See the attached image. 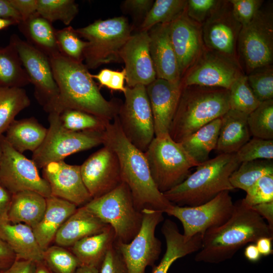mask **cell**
I'll use <instances>...</instances> for the list:
<instances>
[{"instance_id":"cell-29","label":"cell","mask_w":273,"mask_h":273,"mask_svg":"<svg viewBox=\"0 0 273 273\" xmlns=\"http://www.w3.org/2000/svg\"><path fill=\"white\" fill-rule=\"evenodd\" d=\"M115 241V233L109 225L101 232L85 237L71 246V252L80 265L99 269L105 256Z\"/></svg>"},{"instance_id":"cell-54","label":"cell","mask_w":273,"mask_h":273,"mask_svg":"<svg viewBox=\"0 0 273 273\" xmlns=\"http://www.w3.org/2000/svg\"><path fill=\"white\" fill-rule=\"evenodd\" d=\"M12 195L0 184V226L9 222L8 214Z\"/></svg>"},{"instance_id":"cell-11","label":"cell","mask_w":273,"mask_h":273,"mask_svg":"<svg viewBox=\"0 0 273 273\" xmlns=\"http://www.w3.org/2000/svg\"><path fill=\"white\" fill-rule=\"evenodd\" d=\"M141 229L128 243L115 240L128 273H145L147 266H154L162 250L161 242L155 236L157 225L164 220L162 211L144 209Z\"/></svg>"},{"instance_id":"cell-51","label":"cell","mask_w":273,"mask_h":273,"mask_svg":"<svg viewBox=\"0 0 273 273\" xmlns=\"http://www.w3.org/2000/svg\"><path fill=\"white\" fill-rule=\"evenodd\" d=\"M19 14L21 21L26 20L36 12L37 0H9Z\"/></svg>"},{"instance_id":"cell-7","label":"cell","mask_w":273,"mask_h":273,"mask_svg":"<svg viewBox=\"0 0 273 273\" xmlns=\"http://www.w3.org/2000/svg\"><path fill=\"white\" fill-rule=\"evenodd\" d=\"M144 154L152 178L162 193L183 182L191 168L200 164L169 133L155 136Z\"/></svg>"},{"instance_id":"cell-59","label":"cell","mask_w":273,"mask_h":273,"mask_svg":"<svg viewBox=\"0 0 273 273\" xmlns=\"http://www.w3.org/2000/svg\"><path fill=\"white\" fill-rule=\"evenodd\" d=\"M244 253L246 258L253 263L258 262L262 256L255 243H251L247 245L245 248Z\"/></svg>"},{"instance_id":"cell-52","label":"cell","mask_w":273,"mask_h":273,"mask_svg":"<svg viewBox=\"0 0 273 273\" xmlns=\"http://www.w3.org/2000/svg\"><path fill=\"white\" fill-rule=\"evenodd\" d=\"M36 262L16 258L11 265L0 273H34Z\"/></svg>"},{"instance_id":"cell-26","label":"cell","mask_w":273,"mask_h":273,"mask_svg":"<svg viewBox=\"0 0 273 273\" xmlns=\"http://www.w3.org/2000/svg\"><path fill=\"white\" fill-rule=\"evenodd\" d=\"M46 203L41 219L32 229L43 251L50 246L59 229L77 208L74 204L52 195L46 198Z\"/></svg>"},{"instance_id":"cell-46","label":"cell","mask_w":273,"mask_h":273,"mask_svg":"<svg viewBox=\"0 0 273 273\" xmlns=\"http://www.w3.org/2000/svg\"><path fill=\"white\" fill-rule=\"evenodd\" d=\"M246 193V196L242 200L249 207L272 202L273 174L261 177Z\"/></svg>"},{"instance_id":"cell-58","label":"cell","mask_w":273,"mask_h":273,"mask_svg":"<svg viewBox=\"0 0 273 273\" xmlns=\"http://www.w3.org/2000/svg\"><path fill=\"white\" fill-rule=\"evenodd\" d=\"M271 237H261L255 243L259 253L262 256H267L273 253Z\"/></svg>"},{"instance_id":"cell-56","label":"cell","mask_w":273,"mask_h":273,"mask_svg":"<svg viewBox=\"0 0 273 273\" xmlns=\"http://www.w3.org/2000/svg\"><path fill=\"white\" fill-rule=\"evenodd\" d=\"M265 220L273 231V201L256 205L252 207Z\"/></svg>"},{"instance_id":"cell-34","label":"cell","mask_w":273,"mask_h":273,"mask_svg":"<svg viewBox=\"0 0 273 273\" xmlns=\"http://www.w3.org/2000/svg\"><path fill=\"white\" fill-rule=\"evenodd\" d=\"M30 83L13 43L0 47V86L22 87Z\"/></svg>"},{"instance_id":"cell-21","label":"cell","mask_w":273,"mask_h":273,"mask_svg":"<svg viewBox=\"0 0 273 273\" xmlns=\"http://www.w3.org/2000/svg\"><path fill=\"white\" fill-rule=\"evenodd\" d=\"M42 169L43 177L48 181L52 196L77 207L84 206L92 199L82 180L80 165L62 160L50 162Z\"/></svg>"},{"instance_id":"cell-22","label":"cell","mask_w":273,"mask_h":273,"mask_svg":"<svg viewBox=\"0 0 273 273\" xmlns=\"http://www.w3.org/2000/svg\"><path fill=\"white\" fill-rule=\"evenodd\" d=\"M184 87L181 80L156 78L146 86L153 117L155 136L169 133Z\"/></svg>"},{"instance_id":"cell-41","label":"cell","mask_w":273,"mask_h":273,"mask_svg":"<svg viewBox=\"0 0 273 273\" xmlns=\"http://www.w3.org/2000/svg\"><path fill=\"white\" fill-rule=\"evenodd\" d=\"M229 91L231 109L249 114L261 103L252 92L247 76L244 74L236 79Z\"/></svg>"},{"instance_id":"cell-31","label":"cell","mask_w":273,"mask_h":273,"mask_svg":"<svg viewBox=\"0 0 273 273\" xmlns=\"http://www.w3.org/2000/svg\"><path fill=\"white\" fill-rule=\"evenodd\" d=\"M6 141L18 152H34L43 143L48 131L34 117L14 120L6 130Z\"/></svg>"},{"instance_id":"cell-6","label":"cell","mask_w":273,"mask_h":273,"mask_svg":"<svg viewBox=\"0 0 273 273\" xmlns=\"http://www.w3.org/2000/svg\"><path fill=\"white\" fill-rule=\"evenodd\" d=\"M75 31L87 42L83 61L88 69L112 62H122L120 51L131 35V27L123 16L99 19Z\"/></svg>"},{"instance_id":"cell-36","label":"cell","mask_w":273,"mask_h":273,"mask_svg":"<svg viewBox=\"0 0 273 273\" xmlns=\"http://www.w3.org/2000/svg\"><path fill=\"white\" fill-rule=\"evenodd\" d=\"M273 174L272 160L258 159L241 163L231 174L230 181L235 189L246 192L263 176Z\"/></svg>"},{"instance_id":"cell-62","label":"cell","mask_w":273,"mask_h":273,"mask_svg":"<svg viewBox=\"0 0 273 273\" xmlns=\"http://www.w3.org/2000/svg\"><path fill=\"white\" fill-rule=\"evenodd\" d=\"M18 24V23L15 20L0 18V30L4 29L11 25Z\"/></svg>"},{"instance_id":"cell-1","label":"cell","mask_w":273,"mask_h":273,"mask_svg":"<svg viewBox=\"0 0 273 273\" xmlns=\"http://www.w3.org/2000/svg\"><path fill=\"white\" fill-rule=\"evenodd\" d=\"M49 58L59 89L58 97L50 112L60 114L66 110H77L108 121L113 120L121 105L108 101L103 96L82 62L73 60L60 53Z\"/></svg>"},{"instance_id":"cell-9","label":"cell","mask_w":273,"mask_h":273,"mask_svg":"<svg viewBox=\"0 0 273 273\" xmlns=\"http://www.w3.org/2000/svg\"><path fill=\"white\" fill-rule=\"evenodd\" d=\"M49 127L40 146L32 155V160L38 168L47 164L62 161L69 155L92 149L103 143V132L74 131L62 124L60 114L49 113Z\"/></svg>"},{"instance_id":"cell-50","label":"cell","mask_w":273,"mask_h":273,"mask_svg":"<svg viewBox=\"0 0 273 273\" xmlns=\"http://www.w3.org/2000/svg\"><path fill=\"white\" fill-rule=\"evenodd\" d=\"M153 3L152 0H126L123 2V7L135 16H141L144 19Z\"/></svg>"},{"instance_id":"cell-2","label":"cell","mask_w":273,"mask_h":273,"mask_svg":"<svg viewBox=\"0 0 273 273\" xmlns=\"http://www.w3.org/2000/svg\"><path fill=\"white\" fill-rule=\"evenodd\" d=\"M104 145L112 149L119 162L122 182L128 187L135 208L165 212L173 205L157 188L151 176L144 152L125 137L117 116L103 133Z\"/></svg>"},{"instance_id":"cell-4","label":"cell","mask_w":273,"mask_h":273,"mask_svg":"<svg viewBox=\"0 0 273 273\" xmlns=\"http://www.w3.org/2000/svg\"><path fill=\"white\" fill-rule=\"evenodd\" d=\"M240 164L236 153L220 154L200 164L183 182L163 194L174 205H201L222 192L234 190L230 177Z\"/></svg>"},{"instance_id":"cell-53","label":"cell","mask_w":273,"mask_h":273,"mask_svg":"<svg viewBox=\"0 0 273 273\" xmlns=\"http://www.w3.org/2000/svg\"><path fill=\"white\" fill-rule=\"evenodd\" d=\"M16 259V255L0 236V272L9 267Z\"/></svg>"},{"instance_id":"cell-55","label":"cell","mask_w":273,"mask_h":273,"mask_svg":"<svg viewBox=\"0 0 273 273\" xmlns=\"http://www.w3.org/2000/svg\"><path fill=\"white\" fill-rule=\"evenodd\" d=\"M125 79L126 72L124 68L121 71L113 70L106 87L124 93L126 90L124 85Z\"/></svg>"},{"instance_id":"cell-32","label":"cell","mask_w":273,"mask_h":273,"mask_svg":"<svg viewBox=\"0 0 273 273\" xmlns=\"http://www.w3.org/2000/svg\"><path fill=\"white\" fill-rule=\"evenodd\" d=\"M20 31L28 43L49 57L60 53L52 23L37 12L18 24Z\"/></svg>"},{"instance_id":"cell-27","label":"cell","mask_w":273,"mask_h":273,"mask_svg":"<svg viewBox=\"0 0 273 273\" xmlns=\"http://www.w3.org/2000/svg\"><path fill=\"white\" fill-rule=\"evenodd\" d=\"M248 114L229 109L221 117L216 149L220 154L236 153L250 139Z\"/></svg>"},{"instance_id":"cell-15","label":"cell","mask_w":273,"mask_h":273,"mask_svg":"<svg viewBox=\"0 0 273 273\" xmlns=\"http://www.w3.org/2000/svg\"><path fill=\"white\" fill-rule=\"evenodd\" d=\"M15 46L34 95L44 110L49 113L55 104L59 89L54 79L48 56L18 35L12 36Z\"/></svg>"},{"instance_id":"cell-19","label":"cell","mask_w":273,"mask_h":273,"mask_svg":"<svg viewBox=\"0 0 273 273\" xmlns=\"http://www.w3.org/2000/svg\"><path fill=\"white\" fill-rule=\"evenodd\" d=\"M149 44L148 31H139L131 34L121 49L120 58L125 64L127 87L146 86L157 78Z\"/></svg>"},{"instance_id":"cell-44","label":"cell","mask_w":273,"mask_h":273,"mask_svg":"<svg viewBox=\"0 0 273 273\" xmlns=\"http://www.w3.org/2000/svg\"><path fill=\"white\" fill-rule=\"evenodd\" d=\"M248 83L260 102L273 99V68L267 65L256 69L247 76Z\"/></svg>"},{"instance_id":"cell-25","label":"cell","mask_w":273,"mask_h":273,"mask_svg":"<svg viewBox=\"0 0 273 273\" xmlns=\"http://www.w3.org/2000/svg\"><path fill=\"white\" fill-rule=\"evenodd\" d=\"M108 225L82 206L77 208L64 222L58 231L54 241L62 247H71L85 237L101 232Z\"/></svg>"},{"instance_id":"cell-49","label":"cell","mask_w":273,"mask_h":273,"mask_svg":"<svg viewBox=\"0 0 273 273\" xmlns=\"http://www.w3.org/2000/svg\"><path fill=\"white\" fill-rule=\"evenodd\" d=\"M99 273H128L124 262L114 244L107 253Z\"/></svg>"},{"instance_id":"cell-30","label":"cell","mask_w":273,"mask_h":273,"mask_svg":"<svg viewBox=\"0 0 273 273\" xmlns=\"http://www.w3.org/2000/svg\"><path fill=\"white\" fill-rule=\"evenodd\" d=\"M46 204V198L35 192L25 191L12 194L8 214L9 222L24 223L33 229L41 219Z\"/></svg>"},{"instance_id":"cell-35","label":"cell","mask_w":273,"mask_h":273,"mask_svg":"<svg viewBox=\"0 0 273 273\" xmlns=\"http://www.w3.org/2000/svg\"><path fill=\"white\" fill-rule=\"evenodd\" d=\"M30 104V99L22 87L0 86V136L16 116Z\"/></svg>"},{"instance_id":"cell-14","label":"cell","mask_w":273,"mask_h":273,"mask_svg":"<svg viewBox=\"0 0 273 273\" xmlns=\"http://www.w3.org/2000/svg\"><path fill=\"white\" fill-rule=\"evenodd\" d=\"M230 192H222L209 201L196 206L173 204L165 213L180 221L183 235L187 238L197 234L203 236L208 230L222 225L231 216L234 203Z\"/></svg>"},{"instance_id":"cell-24","label":"cell","mask_w":273,"mask_h":273,"mask_svg":"<svg viewBox=\"0 0 273 273\" xmlns=\"http://www.w3.org/2000/svg\"><path fill=\"white\" fill-rule=\"evenodd\" d=\"M161 231L165 240L166 251L159 263L153 266L152 273H167L177 259L198 252L201 248L203 237L201 234L187 238L171 219L164 221Z\"/></svg>"},{"instance_id":"cell-37","label":"cell","mask_w":273,"mask_h":273,"mask_svg":"<svg viewBox=\"0 0 273 273\" xmlns=\"http://www.w3.org/2000/svg\"><path fill=\"white\" fill-rule=\"evenodd\" d=\"M186 0H156L142 22L140 31H148L157 24L170 23L186 9Z\"/></svg>"},{"instance_id":"cell-63","label":"cell","mask_w":273,"mask_h":273,"mask_svg":"<svg viewBox=\"0 0 273 273\" xmlns=\"http://www.w3.org/2000/svg\"><path fill=\"white\" fill-rule=\"evenodd\" d=\"M2 155V147H1V142H0V162L1 160Z\"/></svg>"},{"instance_id":"cell-12","label":"cell","mask_w":273,"mask_h":273,"mask_svg":"<svg viewBox=\"0 0 273 273\" xmlns=\"http://www.w3.org/2000/svg\"><path fill=\"white\" fill-rule=\"evenodd\" d=\"M0 142L2 150L0 184L12 195L29 191L45 198L51 196L50 186L39 175L34 161L15 150L3 135L0 136Z\"/></svg>"},{"instance_id":"cell-61","label":"cell","mask_w":273,"mask_h":273,"mask_svg":"<svg viewBox=\"0 0 273 273\" xmlns=\"http://www.w3.org/2000/svg\"><path fill=\"white\" fill-rule=\"evenodd\" d=\"M34 273H53L43 261L36 263Z\"/></svg>"},{"instance_id":"cell-38","label":"cell","mask_w":273,"mask_h":273,"mask_svg":"<svg viewBox=\"0 0 273 273\" xmlns=\"http://www.w3.org/2000/svg\"><path fill=\"white\" fill-rule=\"evenodd\" d=\"M36 12L51 23L60 21L69 25L78 13L73 0H37Z\"/></svg>"},{"instance_id":"cell-28","label":"cell","mask_w":273,"mask_h":273,"mask_svg":"<svg viewBox=\"0 0 273 273\" xmlns=\"http://www.w3.org/2000/svg\"><path fill=\"white\" fill-rule=\"evenodd\" d=\"M0 236L12 249L16 258L36 263L43 261V250L29 225L7 223L0 226Z\"/></svg>"},{"instance_id":"cell-39","label":"cell","mask_w":273,"mask_h":273,"mask_svg":"<svg viewBox=\"0 0 273 273\" xmlns=\"http://www.w3.org/2000/svg\"><path fill=\"white\" fill-rule=\"evenodd\" d=\"M247 122L254 137L273 140V99L261 102L248 114Z\"/></svg>"},{"instance_id":"cell-10","label":"cell","mask_w":273,"mask_h":273,"mask_svg":"<svg viewBox=\"0 0 273 273\" xmlns=\"http://www.w3.org/2000/svg\"><path fill=\"white\" fill-rule=\"evenodd\" d=\"M125 100L117 116L121 128L127 140L143 152L155 137L153 114L146 86H126Z\"/></svg>"},{"instance_id":"cell-47","label":"cell","mask_w":273,"mask_h":273,"mask_svg":"<svg viewBox=\"0 0 273 273\" xmlns=\"http://www.w3.org/2000/svg\"><path fill=\"white\" fill-rule=\"evenodd\" d=\"M233 14L242 26L249 23L260 10L262 0H230Z\"/></svg>"},{"instance_id":"cell-16","label":"cell","mask_w":273,"mask_h":273,"mask_svg":"<svg viewBox=\"0 0 273 273\" xmlns=\"http://www.w3.org/2000/svg\"><path fill=\"white\" fill-rule=\"evenodd\" d=\"M181 80L184 86L197 85L229 89L243 74L237 61L211 51L203 52Z\"/></svg>"},{"instance_id":"cell-13","label":"cell","mask_w":273,"mask_h":273,"mask_svg":"<svg viewBox=\"0 0 273 273\" xmlns=\"http://www.w3.org/2000/svg\"><path fill=\"white\" fill-rule=\"evenodd\" d=\"M238 44L246 66L250 71L272 64V9L260 8L249 23L242 26Z\"/></svg>"},{"instance_id":"cell-23","label":"cell","mask_w":273,"mask_h":273,"mask_svg":"<svg viewBox=\"0 0 273 273\" xmlns=\"http://www.w3.org/2000/svg\"><path fill=\"white\" fill-rule=\"evenodd\" d=\"M169 23L159 24L149 31L150 55L157 78L175 82L181 80L178 64L169 36Z\"/></svg>"},{"instance_id":"cell-8","label":"cell","mask_w":273,"mask_h":273,"mask_svg":"<svg viewBox=\"0 0 273 273\" xmlns=\"http://www.w3.org/2000/svg\"><path fill=\"white\" fill-rule=\"evenodd\" d=\"M84 206L112 228L116 241L128 243L141 229L143 213L135 208L129 189L123 182L108 193L92 199Z\"/></svg>"},{"instance_id":"cell-45","label":"cell","mask_w":273,"mask_h":273,"mask_svg":"<svg viewBox=\"0 0 273 273\" xmlns=\"http://www.w3.org/2000/svg\"><path fill=\"white\" fill-rule=\"evenodd\" d=\"M236 154L240 163L258 159L272 160L273 140L254 137L245 144Z\"/></svg>"},{"instance_id":"cell-43","label":"cell","mask_w":273,"mask_h":273,"mask_svg":"<svg viewBox=\"0 0 273 273\" xmlns=\"http://www.w3.org/2000/svg\"><path fill=\"white\" fill-rule=\"evenodd\" d=\"M55 35L61 55L73 60L83 62V52L87 42L80 39L75 29L70 26L56 29Z\"/></svg>"},{"instance_id":"cell-18","label":"cell","mask_w":273,"mask_h":273,"mask_svg":"<svg viewBox=\"0 0 273 273\" xmlns=\"http://www.w3.org/2000/svg\"><path fill=\"white\" fill-rule=\"evenodd\" d=\"M80 166L82 180L92 199L108 193L122 183L118 157L107 146L92 154Z\"/></svg>"},{"instance_id":"cell-17","label":"cell","mask_w":273,"mask_h":273,"mask_svg":"<svg viewBox=\"0 0 273 273\" xmlns=\"http://www.w3.org/2000/svg\"><path fill=\"white\" fill-rule=\"evenodd\" d=\"M201 27L207 48L237 61L236 48L242 25L234 17L229 1H221Z\"/></svg>"},{"instance_id":"cell-5","label":"cell","mask_w":273,"mask_h":273,"mask_svg":"<svg viewBox=\"0 0 273 273\" xmlns=\"http://www.w3.org/2000/svg\"><path fill=\"white\" fill-rule=\"evenodd\" d=\"M229 109V91L220 87L184 86L169 134L177 143Z\"/></svg>"},{"instance_id":"cell-57","label":"cell","mask_w":273,"mask_h":273,"mask_svg":"<svg viewBox=\"0 0 273 273\" xmlns=\"http://www.w3.org/2000/svg\"><path fill=\"white\" fill-rule=\"evenodd\" d=\"M0 18L12 19L18 24L21 21L19 14L9 0H0Z\"/></svg>"},{"instance_id":"cell-42","label":"cell","mask_w":273,"mask_h":273,"mask_svg":"<svg viewBox=\"0 0 273 273\" xmlns=\"http://www.w3.org/2000/svg\"><path fill=\"white\" fill-rule=\"evenodd\" d=\"M43 261L53 273H75L80 263L70 251L59 245L43 251Z\"/></svg>"},{"instance_id":"cell-33","label":"cell","mask_w":273,"mask_h":273,"mask_svg":"<svg viewBox=\"0 0 273 273\" xmlns=\"http://www.w3.org/2000/svg\"><path fill=\"white\" fill-rule=\"evenodd\" d=\"M221 124V117L203 126L179 143L198 163L209 159L210 152L216 147Z\"/></svg>"},{"instance_id":"cell-60","label":"cell","mask_w":273,"mask_h":273,"mask_svg":"<svg viewBox=\"0 0 273 273\" xmlns=\"http://www.w3.org/2000/svg\"><path fill=\"white\" fill-rule=\"evenodd\" d=\"M75 273H99V269L94 267L80 265Z\"/></svg>"},{"instance_id":"cell-40","label":"cell","mask_w":273,"mask_h":273,"mask_svg":"<svg viewBox=\"0 0 273 273\" xmlns=\"http://www.w3.org/2000/svg\"><path fill=\"white\" fill-rule=\"evenodd\" d=\"M63 126L74 131H94L103 132L110 122L80 110L68 109L60 114Z\"/></svg>"},{"instance_id":"cell-48","label":"cell","mask_w":273,"mask_h":273,"mask_svg":"<svg viewBox=\"0 0 273 273\" xmlns=\"http://www.w3.org/2000/svg\"><path fill=\"white\" fill-rule=\"evenodd\" d=\"M221 1L189 0L186 8L188 16L199 23H203L217 7Z\"/></svg>"},{"instance_id":"cell-3","label":"cell","mask_w":273,"mask_h":273,"mask_svg":"<svg viewBox=\"0 0 273 273\" xmlns=\"http://www.w3.org/2000/svg\"><path fill=\"white\" fill-rule=\"evenodd\" d=\"M202 237V246L195 260L217 264L231 259L249 243H255L261 237L273 238V231L241 199L234 203L233 213L224 223L208 230Z\"/></svg>"},{"instance_id":"cell-20","label":"cell","mask_w":273,"mask_h":273,"mask_svg":"<svg viewBox=\"0 0 273 273\" xmlns=\"http://www.w3.org/2000/svg\"><path fill=\"white\" fill-rule=\"evenodd\" d=\"M169 31L181 78L204 51L202 27L188 16L185 9L169 23Z\"/></svg>"}]
</instances>
